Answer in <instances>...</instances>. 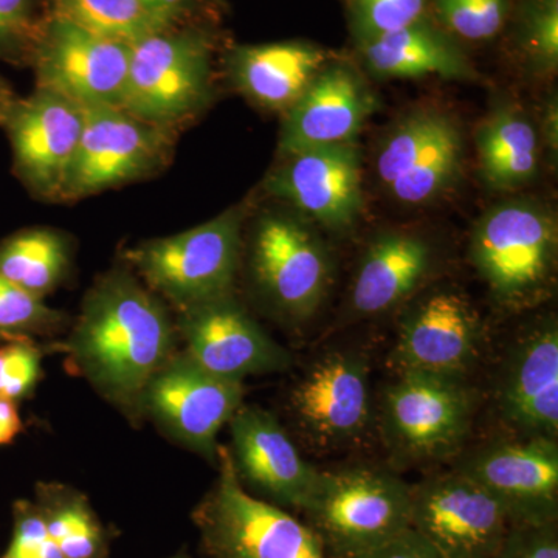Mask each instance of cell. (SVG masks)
Masks as SVG:
<instances>
[{
	"instance_id": "1",
	"label": "cell",
	"mask_w": 558,
	"mask_h": 558,
	"mask_svg": "<svg viewBox=\"0 0 558 558\" xmlns=\"http://www.w3.org/2000/svg\"><path fill=\"white\" fill-rule=\"evenodd\" d=\"M174 347L175 328L163 303L121 270L90 289L65 343L70 365L128 416L142 414L146 385Z\"/></svg>"
},
{
	"instance_id": "2",
	"label": "cell",
	"mask_w": 558,
	"mask_h": 558,
	"mask_svg": "<svg viewBox=\"0 0 558 558\" xmlns=\"http://www.w3.org/2000/svg\"><path fill=\"white\" fill-rule=\"evenodd\" d=\"M556 216L534 201L488 208L472 233L470 255L495 301L505 310L534 306L548 295L556 275Z\"/></svg>"
},
{
	"instance_id": "3",
	"label": "cell",
	"mask_w": 558,
	"mask_h": 558,
	"mask_svg": "<svg viewBox=\"0 0 558 558\" xmlns=\"http://www.w3.org/2000/svg\"><path fill=\"white\" fill-rule=\"evenodd\" d=\"M301 512L326 556L347 558L411 527V486L368 465L319 470L317 486Z\"/></svg>"
},
{
	"instance_id": "4",
	"label": "cell",
	"mask_w": 558,
	"mask_h": 558,
	"mask_svg": "<svg viewBox=\"0 0 558 558\" xmlns=\"http://www.w3.org/2000/svg\"><path fill=\"white\" fill-rule=\"evenodd\" d=\"M216 462L218 480L191 513L209 558H328L307 524L248 494L229 449L219 447Z\"/></svg>"
},
{
	"instance_id": "5",
	"label": "cell",
	"mask_w": 558,
	"mask_h": 558,
	"mask_svg": "<svg viewBox=\"0 0 558 558\" xmlns=\"http://www.w3.org/2000/svg\"><path fill=\"white\" fill-rule=\"evenodd\" d=\"M244 215L236 205L194 229L143 242L128 256L149 289L180 311L223 299L240 266Z\"/></svg>"
},
{
	"instance_id": "6",
	"label": "cell",
	"mask_w": 558,
	"mask_h": 558,
	"mask_svg": "<svg viewBox=\"0 0 558 558\" xmlns=\"http://www.w3.org/2000/svg\"><path fill=\"white\" fill-rule=\"evenodd\" d=\"M213 44L201 31H168L132 44L121 108L156 126L189 119L211 97Z\"/></svg>"
},
{
	"instance_id": "7",
	"label": "cell",
	"mask_w": 558,
	"mask_h": 558,
	"mask_svg": "<svg viewBox=\"0 0 558 558\" xmlns=\"http://www.w3.org/2000/svg\"><path fill=\"white\" fill-rule=\"evenodd\" d=\"M464 132L451 113L433 106L400 117L377 146L374 170L381 189L402 205L439 199L461 178Z\"/></svg>"
},
{
	"instance_id": "8",
	"label": "cell",
	"mask_w": 558,
	"mask_h": 558,
	"mask_svg": "<svg viewBox=\"0 0 558 558\" xmlns=\"http://www.w3.org/2000/svg\"><path fill=\"white\" fill-rule=\"evenodd\" d=\"M475 400L465 380L398 374L381 400L389 449L411 461L451 457L472 428Z\"/></svg>"
},
{
	"instance_id": "9",
	"label": "cell",
	"mask_w": 558,
	"mask_h": 558,
	"mask_svg": "<svg viewBox=\"0 0 558 558\" xmlns=\"http://www.w3.org/2000/svg\"><path fill=\"white\" fill-rule=\"evenodd\" d=\"M131 51L130 44L49 14L31 53L36 89L53 92L81 108H121Z\"/></svg>"
},
{
	"instance_id": "10",
	"label": "cell",
	"mask_w": 558,
	"mask_h": 558,
	"mask_svg": "<svg viewBox=\"0 0 558 558\" xmlns=\"http://www.w3.org/2000/svg\"><path fill=\"white\" fill-rule=\"evenodd\" d=\"M250 267L264 299L293 322L311 318L332 279L328 248L304 220L263 216L253 231Z\"/></svg>"
},
{
	"instance_id": "11",
	"label": "cell",
	"mask_w": 558,
	"mask_h": 558,
	"mask_svg": "<svg viewBox=\"0 0 558 558\" xmlns=\"http://www.w3.org/2000/svg\"><path fill=\"white\" fill-rule=\"evenodd\" d=\"M244 403L242 381L202 368L185 354L172 355L146 385L142 413L163 433L208 461H218V436Z\"/></svg>"
},
{
	"instance_id": "12",
	"label": "cell",
	"mask_w": 558,
	"mask_h": 558,
	"mask_svg": "<svg viewBox=\"0 0 558 558\" xmlns=\"http://www.w3.org/2000/svg\"><path fill=\"white\" fill-rule=\"evenodd\" d=\"M509 526L497 499L458 470L411 486V527L444 558H492Z\"/></svg>"
},
{
	"instance_id": "13",
	"label": "cell",
	"mask_w": 558,
	"mask_h": 558,
	"mask_svg": "<svg viewBox=\"0 0 558 558\" xmlns=\"http://www.w3.org/2000/svg\"><path fill=\"white\" fill-rule=\"evenodd\" d=\"M83 132L61 199H80L143 178L163 163L167 128L145 123L120 108H83Z\"/></svg>"
},
{
	"instance_id": "14",
	"label": "cell",
	"mask_w": 558,
	"mask_h": 558,
	"mask_svg": "<svg viewBox=\"0 0 558 558\" xmlns=\"http://www.w3.org/2000/svg\"><path fill=\"white\" fill-rule=\"evenodd\" d=\"M296 427L315 449H341L357 442L373 422L369 371L354 352L322 355L290 391Z\"/></svg>"
},
{
	"instance_id": "15",
	"label": "cell",
	"mask_w": 558,
	"mask_h": 558,
	"mask_svg": "<svg viewBox=\"0 0 558 558\" xmlns=\"http://www.w3.org/2000/svg\"><path fill=\"white\" fill-rule=\"evenodd\" d=\"M483 339V323L472 303L457 290H435L400 323L391 363L398 374L468 381Z\"/></svg>"
},
{
	"instance_id": "16",
	"label": "cell",
	"mask_w": 558,
	"mask_h": 558,
	"mask_svg": "<svg viewBox=\"0 0 558 558\" xmlns=\"http://www.w3.org/2000/svg\"><path fill=\"white\" fill-rule=\"evenodd\" d=\"M454 470L486 488L510 524L558 520L557 439L495 440L461 459Z\"/></svg>"
},
{
	"instance_id": "17",
	"label": "cell",
	"mask_w": 558,
	"mask_h": 558,
	"mask_svg": "<svg viewBox=\"0 0 558 558\" xmlns=\"http://www.w3.org/2000/svg\"><path fill=\"white\" fill-rule=\"evenodd\" d=\"M264 190L325 229H352L363 209L359 146L340 143L281 157Z\"/></svg>"
},
{
	"instance_id": "18",
	"label": "cell",
	"mask_w": 558,
	"mask_h": 558,
	"mask_svg": "<svg viewBox=\"0 0 558 558\" xmlns=\"http://www.w3.org/2000/svg\"><path fill=\"white\" fill-rule=\"evenodd\" d=\"M178 330L185 354L222 379L288 369L292 357L264 332L231 295L180 311Z\"/></svg>"
},
{
	"instance_id": "19",
	"label": "cell",
	"mask_w": 558,
	"mask_h": 558,
	"mask_svg": "<svg viewBox=\"0 0 558 558\" xmlns=\"http://www.w3.org/2000/svg\"><path fill=\"white\" fill-rule=\"evenodd\" d=\"M13 149L14 168L40 197L58 199L83 132L84 109L76 102L36 89L13 102L3 121Z\"/></svg>"
},
{
	"instance_id": "20",
	"label": "cell",
	"mask_w": 558,
	"mask_h": 558,
	"mask_svg": "<svg viewBox=\"0 0 558 558\" xmlns=\"http://www.w3.org/2000/svg\"><path fill=\"white\" fill-rule=\"evenodd\" d=\"M229 425L230 457L241 484L271 505L303 510L319 470L300 453L281 422L270 411L242 403Z\"/></svg>"
},
{
	"instance_id": "21",
	"label": "cell",
	"mask_w": 558,
	"mask_h": 558,
	"mask_svg": "<svg viewBox=\"0 0 558 558\" xmlns=\"http://www.w3.org/2000/svg\"><path fill=\"white\" fill-rule=\"evenodd\" d=\"M365 76L348 61L329 60L299 101L284 113L281 157L318 146L355 142L377 100Z\"/></svg>"
},
{
	"instance_id": "22",
	"label": "cell",
	"mask_w": 558,
	"mask_h": 558,
	"mask_svg": "<svg viewBox=\"0 0 558 558\" xmlns=\"http://www.w3.org/2000/svg\"><path fill=\"white\" fill-rule=\"evenodd\" d=\"M499 414L517 436L558 438V328L548 319L509 352L498 384Z\"/></svg>"
},
{
	"instance_id": "23",
	"label": "cell",
	"mask_w": 558,
	"mask_h": 558,
	"mask_svg": "<svg viewBox=\"0 0 558 558\" xmlns=\"http://www.w3.org/2000/svg\"><path fill=\"white\" fill-rule=\"evenodd\" d=\"M329 53L304 40L240 46L231 51L234 86L260 108L286 113L311 86Z\"/></svg>"
},
{
	"instance_id": "24",
	"label": "cell",
	"mask_w": 558,
	"mask_h": 558,
	"mask_svg": "<svg viewBox=\"0 0 558 558\" xmlns=\"http://www.w3.org/2000/svg\"><path fill=\"white\" fill-rule=\"evenodd\" d=\"M363 68L379 80L478 78L458 40L429 17L357 46Z\"/></svg>"
},
{
	"instance_id": "25",
	"label": "cell",
	"mask_w": 558,
	"mask_h": 558,
	"mask_svg": "<svg viewBox=\"0 0 558 558\" xmlns=\"http://www.w3.org/2000/svg\"><path fill=\"white\" fill-rule=\"evenodd\" d=\"M432 264V247L417 234L387 231L374 238L352 281V312L360 317H373L395 310L416 292Z\"/></svg>"
},
{
	"instance_id": "26",
	"label": "cell",
	"mask_w": 558,
	"mask_h": 558,
	"mask_svg": "<svg viewBox=\"0 0 558 558\" xmlns=\"http://www.w3.org/2000/svg\"><path fill=\"white\" fill-rule=\"evenodd\" d=\"M538 131L526 113L501 102L492 109L476 132L481 172L490 190L515 191L537 178Z\"/></svg>"
},
{
	"instance_id": "27",
	"label": "cell",
	"mask_w": 558,
	"mask_h": 558,
	"mask_svg": "<svg viewBox=\"0 0 558 558\" xmlns=\"http://www.w3.org/2000/svg\"><path fill=\"white\" fill-rule=\"evenodd\" d=\"M35 502L50 537L64 558H109L112 529L106 527L78 488L62 483H38Z\"/></svg>"
},
{
	"instance_id": "28",
	"label": "cell",
	"mask_w": 558,
	"mask_h": 558,
	"mask_svg": "<svg viewBox=\"0 0 558 558\" xmlns=\"http://www.w3.org/2000/svg\"><path fill=\"white\" fill-rule=\"evenodd\" d=\"M51 16L61 17L119 43L132 44L174 27L182 16L146 0H46Z\"/></svg>"
},
{
	"instance_id": "29",
	"label": "cell",
	"mask_w": 558,
	"mask_h": 558,
	"mask_svg": "<svg viewBox=\"0 0 558 558\" xmlns=\"http://www.w3.org/2000/svg\"><path fill=\"white\" fill-rule=\"evenodd\" d=\"M70 245L51 229H28L0 242V278L44 300L64 281Z\"/></svg>"
},
{
	"instance_id": "30",
	"label": "cell",
	"mask_w": 558,
	"mask_h": 558,
	"mask_svg": "<svg viewBox=\"0 0 558 558\" xmlns=\"http://www.w3.org/2000/svg\"><path fill=\"white\" fill-rule=\"evenodd\" d=\"M515 44L529 72L550 76L558 65V0H520Z\"/></svg>"
},
{
	"instance_id": "31",
	"label": "cell",
	"mask_w": 558,
	"mask_h": 558,
	"mask_svg": "<svg viewBox=\"0 0 558 558\" xmlns=\"http://www.w3.org/2000/svg\"><path fill=\"white\" fill-rule=\"evenodd\" d=\"M429 7L440 27L451 36L481 43L502 31L512 0H432Z\"/></svg>"
},
{
	"instance_id": "32",
	"label": "cell",
	"mask_w": 558,
	"mask_h": 558,
	"mask_svg": "<svg viewBox=\"0 0 558 558\" xmlns=\"http://www.w3.org/2000/svg\"><path fill=\"white\" fill-rule=\"evenodd\" d=\"M64 315L51 310L7 279L0 278V339L50 336L64 325Z\"/></svg>"
},
{
	"instance_id": "33",
	"label": "cell",
	"mask_w": 558,
	"mask_h": 558,
	"mask_svg": "<svg viewBox=\"0 0 558 558\" xmlns=\"http://www.w3.org/2000/svg\"><path fill=\"white\" fill-rule=\"evenodd\" d=\"M432 0H351L349 25L355 44L399 31L428 16Z\"/></svg>"
},
{
	"instance_id": "34",
	"label": "cell",
	"mask_w": 558,
	"mask_h": 558,
	"mask_svg": "<svg viewBox=\"0 0 558 558\" xmlns=\"http://www.w3.org/2000/svg\"><path fill=\"white\" fill-rule=\"evenodd\" d=\"M43 349L27 337L0 344V398L20 403L32 398L43 376Z\"/></svg>"
},
{
	"instance_id": "35",
	"label": "cell",
	"mask_w": 558,
	"mask_h": 558,
	"mask_svg": "<svg viewBox=\"0 0 558 558\" xmlns=\"http://www.w3.org/2000/svg\"><path fill=\"white\" fill-rule=\"evenodd\" d=\"M0 558H64L47 531L35 501L17 499L13 505V531L9 548Z\"/></svg>"
},
{
	"instance_id": "36",
	"label": "cell",
	"mask_w": 558,
	"mask_h": 558,
	"mask_svg": "<svg viewBox=\"0 0 558 558\" xmlns=\"http://www.w3.org/2000/svg\"><path fill=\"white\" fill-rule=\"evenodd\" d=\"M38 0H0V57L32 53L44 20Z\"/></svg>"
},
{
	"instance_id": "37",
	"label": "cell",
	"mask_w": 558,
	"mask_h": 558,
	"mask_svg": "<svg viewBox=\"0 0 558 558\" xmlns=\"http://www.w3.org/2000/svg\"><path fill=\"white\" fill-rule=\"evenodd\" d=\"M492 558H558V520L510 524Z\"/></svg>"
},
{
	"instance_id": "38",
	"label": "cell",
	"mask_w": 558,
	"mask_h": 558,
	"mask_svg": "<svg viewBox=\"0 0 558 558\" xmlns=\"http://www.w3.org/2000/svg\"><path fill=\"white\" fill-rule=\"evenodd\" d=\"M347 558H444L438 549L422 537L413 527L405 529L396 537Z\"/></svg>"
},
{
	"instance_id": "39",
	"label": "cell",
	"mask_w": 558,
	"mask_h": 558,
	"mask_svg": "<svg viewBox=\"0 0 558 558\" xmlns=\"http://www.w3.org/2000/svg\"><path fill=\"white\" fill-rule=\"evenodd\" d=\"M24 432L17 403L0 398V447L10 446Z\"/></svg>"
},
{
	"instance_id": "40",
	"label": "cell",
	"mask_w": 558,
	"mask_h": 558,
	"mask_svg": "<svg viewBox=\"0 0 558 558\" xmlns=\"http://www.w3.org/2000/svg\"><path fill=\"white\" fill-rule=\"evenodd\" d=\"M545 112L542 117V138L546 149L549 150L550 159L557 160L558 150V106L557 95H550L545 105Z\"/></svg>"
},
{
	"instance_id": "41",
	"label": "cell",
	"mask_w": 558,
	"mask_h": 558,
	"mask_svg": "<svg viewBox=\"0 0 558 558\" xmlns=\"http://www.w3.org/2000/svg\"><path fill=\"white\" fill-rule=\"evenodd\" d=\"M146 2L149 5L156 7V9L182 14L186 7L193 5L196 2H207V0H146Z\"/></svg>"
},
{
	"instance_id": "42",
	"label": "cell",
	"mask_w": 558,
	"mask_h": 558,
	"mask_svg": "<svg viewBox=\"0 0 558 558\" xmlns=\"http://www.w3.org/2000/svg\"><path fill=\"white\" fill-rule=\"evenodd\" d=\"M14 101H16V97H14L13 90L10 89L5 80L0 76V124L5 121L7 113H9Z\"/></svg>"
},
{
	"instance_id": "43",
	"label": "cell",
	"mask_w": 558,
	"mask_h": 558,
	"mask_svg": "<svg viewBox=\"0 0 558 558\" xmlns=\"http://www.w3.org/2000/svg\"><path fill=\"white\" fill-rule=\"evenodd\" d=\"M168 558H191L190 554L186 550H180V553L174 554V556Z\"/></svg>"
}]
</instances>
